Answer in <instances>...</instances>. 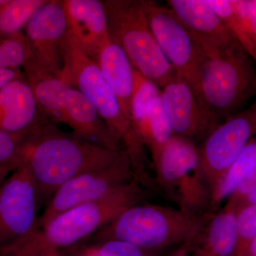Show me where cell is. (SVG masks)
<instances>
[{"label":"cell","mask_w":256,"mask_h":256,"mask_svg":"<svg viewBox=\"0 0 256 256\" xmlns=\"http://www.w3.org/2000/svg\"><path fill=\"white\" fill-rule=\"evenodd\" d=\"M134 180L132 165L124 150L110 166L79 175L60 186L38 218V229L63 212L100 200Z\"/></svg>","instance_id":"cell-11"},{"label":"cell","mask_w":256,"mask_h":256,"mask_svg":"<svg viewBox=\"0 0 256 256\" xmlns=\"http://www.w3.org/2000/svg\"><path fill=\"white\" fill-rule=\"evenodd\" d=\"M160 98L176 136L201 142L220 124L193 86L178 73L161 88Z\"/></svg>","instance_id":"cell-13"},{"label":"cell","mask_w":256,"mask_h":256,"mask_svg":"<svg viewBox=\"0 0 256 256\" xmlns=\"http://www.w3.org/2000/svg\"><path fill=\"white\" fill-rule=\"evenodd\" d=\"M40 126L26 132L20 133L0 131V164L22 162L25 149Z\"/></svg>","instance_id":"cell-25"},{"label":"cell","mask_w":256,"mask_h":256,"mask_svg":"<svg viewBox=\"0 0 256 256\" xmlns=\"http://www.w3.org/2000/svg\"><path fill=\"white\" fill-rule=\"evenodd\" d=\"M124 150H114L57 129L48 120L36 130L25 149L36 182L40 206L79 175L110 166Z\"/></svg>","instance_id":"cell-1"},{"label":"cell","mask_w":256,"mask_h":256,"mask_svg":"<svg viewBox=\"0 0 256 256\" xmlns=\"http://www.w3.org/2000/svg\"><path fill=\"white\" fill-rule=\"evenodd\" d=\"M232 36L256 64V44L240 23L230 0H208Z\"/></svg>","instance_id":"cell-24"},{"label":"cell","mask_w":256,"mask_h":256,"mask_svg":"<svg viewBox=\"0 0 256 256\" xmlns=\"http://www.w3.org/2000/svg\"><path fill=\"white\" fill-rule=\"evenodd\" d=\"M38 190L24 160L0 188V249L38 230Z\"/></svg>","instance_id":"cell-9"},{"label":"cell","mask_w":256,"mask_h":256,"mask_svg":"<svg viewBox=\"0 0 256 256\" xmlns=\"http://www.w3.org/2000/svg\"><path fill=\"white\" fill-rule=\"evenodd\" d=\"M46 0H8L0 8V40L22 33Z\"/></svg>","instance_id":"cell-23"},{"label":"cell","mask_w":256,"mask_h":256,"mask_svg":"<svg viewBox=\"0 0 256 256\" xmlns=\"http://www.w3.org/2000/svg\"><path fill=\"white\" fill-rule=\"evenodd\" d=\"M60 256H62V255H60Z\"/></svg>","instance_id":"cell-36"},{"label":"cell","mask_w":256,"mask_h":256,"mask_svg":"<svg viewBox=\"0 0 256 256\" xmlns=\"http://www.w3.org/2000/svg\"><path fill=\"white\" fill-rule=\"evenodd\" d=\"M256 166V138H254L224 175L218 188L212 194L208 212H214L235 192Z\"/></svg>","instance_id":"cell-21"},{"label":"cell","mask_w":256,"mask_h":256,"mask_svg":"<svg viewBox=\"0 0 256 256\" xmlns=\"http://www.w3.org/2000/svg\"><path fill=\"white\" fill-rule=\"evenodd\" d=\"M98 246L102 256H156L158 254L118 240H107L98 244Z\"/></svg>","instance_id":"cell-27"},{"label":"cell","mask_w":256,"mask_h":256,"mask_svg":"<svg viewBox=\"0 0 256 256\" xmlns=\"http://www.w3.org/2000/svg\"><path fill=\"white\" fill-rule=\"evenodd\" d=\"M62 56L63 68L58 77L92 102L127 153L134 178L140 182L148 181L151 178V164L146 146L132 121L124 116L98 65L80 48L68 30L62 42Z\"/></svg>","instance_id":"cell-3"},{"label":"cell","mask_w":256,"mask_h":256,"mask_svg":"<svg viewBox=\"0 0 256 256\" xmlns=\"http://www.w3.org/2000/svg\"><path fill=\"white\" fill-rule=\"evenodd\" d=\"M23 68L25 78L32 88L42 114L58 122L66 95L72 86L60 77L42 70L30 60Z\"/></svg>","instance_id":"cell-20"},{"label":"cell","mask_w":256,"mask_h":256,"mask_svg":"<svg viewBox=\"0 0 256 256\" xmlns=\"http://www.w3.org/2000/svg\"><path fill=\"white\" fill-rule=\"evenodd\" d=\"M148 188L134 180L100 200L70 208L26 238L0 249V256H60L63 249L94 235L124 210L142 203L149 196Z\"/></svg>","instance_id":"cell-2"},{"label":"cell","mask_w":256,"mask_h":256,"mask_svg":"<svg viewBox=\"0 0 256 256\" xmlns=\"http://www.w3.org/2000/svg\"><path fill=\"white\" fill-rule=\"evenodd\" d=\"M247 180H252V181L256 182V166L255 169L252 170L250 175L248 176Z\"/></svg>","instance_id":"cell-34"},{"label":"cell","mask_w":256,"mask_h":256,"mask_svg":"<svg viewBox=\"0 0 256 256\" xmlns=\"http://www.w3.org/2000/svg\"><path fill=\"white\" fill-rule=\"evenodd\" d=\"M237 244L235 256H244L256 237V205L238 208L236 218Z\"/></svg>","instance_id":"cell-26"},{"label":"cell","mask_w":256,"mask_h":256,"mask_svg":"<svg viewBox=\"0 0 256 256\" xmlns=\"http://www.w3.org/2000/svg\"><path fill=\"white\" fill-rule=\"evenodd\" d=\"M246 205H256V188H254V191L252 193L248 195L246 198L242 202L240 207L246 206Z\"/></svg>","instance_id":"cell-31"},{"label":"cell","mask_w":256,"mask_h":256,"mask_svg":"<svg viewBox=\"0 0 256 256\" xmlns=\"http://www.w3.org/2000/svg\"><path fill=\"white\" fill-rule=\"evenodd\" d=\"M8 1V0H0V8H1L2 6H3L5 3H6V2Z\"/></svg>","instance_id":"cell-35"},{"label":"cell","mask_w":256,"mask_h":256,"mask_svg":"<svg viewBox=\"0 0 256 256\" xmlns=\"http://www.w3.org/2000/svg\"><path fill=\"white\" fill-rule=\"evenodd\" d=\"M244 256H256V237L250 242Z\"/></svg>","instance_id":"cell-33"},{"label":"cell","mask_w":256,"mask_h":256,"mask_svg":"<svg viewBox=\"0 0 256 256\" xmlns=\"http://www.w3.org/2000/svg\"><path fill=\"white\" fill-rule=\"evenodd\" d=\"M46 120L25 76L0 89V131L26 132Z\"/></svg>","instance_id":"cell-16"},{"label":"cell","mask_w":256,"mask_h":256,"mask_svg":"<svg viewBox=\"0 0 256 256\" xmlns=\"http://www.w3.org/2000/svg\"><path fill=\"white\" fill-rule=\"evenodd\" d=\"M166 256H192L191 248L190 244H184L178 246L176 249Z\"/></svg>","instance_id":"cell-30"},{"label":"cell","mask_w":256,"mask_h":256,"mask_svg":"<svg viewBox=\"0 0 256 256\" xmlns=\"http://www.w3.org/2000/svg\"><path fill=\"white\" fill-rule=\"evenodd\" d=\"M97 64L117 98L124 116L131 120L136 69L130 60L124 50L110 40L101 48Z\"/></svg>","instance_id":"cell-19"},{"label":"cell","mask_w":256,"mask_h":256,"mask_svg":"<svg viewBox=\"0 0 256 256\" xmlns=\"http://www.w3.org/2000/svg\"><path fill=\"white\" fill-rule=\"evenodd\" d=\"M58 122L67 124L74 134L89 142L114 150H124L92 102L73 87L66 95Z\"/></svg>","instance_id":"cell-17"},{"label":"cell","mask_w":256,"mask_h":256,"mask_svg":"<svg viewBox=\"0 0 256 256\" xmlns=\"http://www.w3.org/2000/svg\"><path fill=\"white\" fill-rule=\"evenodd\" d=\"M82 256H102V255L99 247L96 246L88 248L86 250H84Z\"/></svg>","instance_id":"cell-32"},{"label":"cell","mask_w":256,"mask_h":256,"mask_svg":"<svg viewBox=\"0 0 256 256\" xmlns=\"http://www.w3.org/2000/svg\"><path fill=\"white\" fill-rule=\"evenodd\" d=\"M22 162H12L0 164V188L6 178L20 166Z\"/></svg>","instance_id":"cell-29"},{"label":"cell","mask_w":256,"mask_h":256,"mask_svg":"<svg viewBox=\"0 0 256 256\" xmlns=\"http://www.w3.org/2000/svg\"><path fill=\"white\" fill-rule=\"evenodd\" d=\"M110 40L133 68L160 88L176 75L160 50L148 22L146 0H102Z\"/></svg>","instance_id":"cell-6"},{"label":"cell","mask_w":256,"mask_h":256,"mask_svg":"<svg viewBox=\"0 0 256 256\" xmlns=\"http://www.w3.org/2000/svg\"><path fill=\"white\" fill-rule=\"evenodd\" d=\"M203 216L193 215L178 208L138 204L98 230L94 239L98 244L122 240L159 252L174 246L192 244Z\"/></svg>","instance_id":"cell-5"},{"label":"cell","mask_w":256,"mask_h":256,"mask_svg":"<svg viewBox=\"0 0 256 256\" xmlns=\"http://www.w3.org/2000/svg\"><path fill=\"white\" fill-rule=\"evenodd\" d=\"M146 12L150 28L165 58L194 88L204 56L198 37L168 6L146 0Z\"/></svg>","instance_id":"cell-10"},{"label":"cell","mask_w":256,"mask_h":256,"mask_svg":"<svg viewBox=\"0 0 256 256\" xmlns=\"http://www.w3.org/2000/svg\"><path fill=\"white\" fill-rule=\"evenodd\" d=\"M234 12L256 44V0H230Z\"/></svg>","instance_id":"cell-28"},{"label":"cell","mask_w":256,"mask_h":256,"mask_svg":"<svg viewBox=\"0 0 256 256\" xmlns=\"http://www.w3.org/2000/svg\"><path fill=\"white\" fill-rule=\"evenodd\" d=\"M255 138L256 100L218 124L198 144L200 166L212 196L230 165Z\"/></svg>","instance_id":"cell-8"},{"label":"cell","mask_w":256,"mask_h":256,"mask_svg":"<svg viewBox=\"0 0 256 256\" xmlns=\"http://www.w3.org/2000/svg\"><path fill=\"white\" fill-rule=\"evenodd\" d=\"M166 4L190 31L208 43L220 48L239 44L208 0H168Z\"/></svg>","instance_id":"cell-18"},{"label":"cell","mask_w":256,"mask_h":256,"mask_svg":"<svg viewBox=\"0 0 256 256\" xmlns=\"http://www.w3.org/2000/svg\"><path fill=\"white\" fill-rule=\"evenodd\" d=\"M174 134L160 95L158 96L151 102L141 132L142 142L151 156L152 164L159 158L164 146Z\"/></svg>","instance_id":"cell-22"},{"label":"cell","mask_w":256,"mask_h":256,"mask_svg":"<svg viewBox=\"0 0 256 256\" xmlns=\"http://www.w3.org/2000/svg\"><path fill=\"white\" fill-rule=\"evenodd\" d=\"M238 206L232 198L223 210L203 216L191 244L192 256H235Z\"/></svg>","instance_id":"cell-15"},{"label":"cell","mask_w":256,"mask_h":256,"mask_svg":"<svg viewBox=\"0 0 256 256\" xmlns=\"http://www.w3.org/2000/svg\"><path fill=\"white\" fill-rule=\"evenodd\" d=\"M68 30L88 56L97 63L102 47L110 41L105 6L100 0H62Z\"/></svg>","instance_id":"cell-14"},{"label":"cell","mask_w":256,"mask_h":256,"mask_svg":"<svg viewBox=\"0 0 256 256\" xmlns=\"http://www.w3.org/2000/svg\"><path fill=\"white\" fill-rule=\"evenodd\" d=\"M152 166L156 185L178 208L198 216L208 213L212 193L202 174L196 142L174 134Z\"/></svg>","instance_id":"cell-7"},{"label":"cell","mask_w":256,"mask_h":256,"mask_svg":"<svg viewBox=\"0 0 256 256\" xmlns=\"http://www.w3.org/2000/svg\"><path fill=\"white\" fill-rule=\"evenodd\" d=\"M68 22L62 0H46L24 28L30 62L60 76L63 68L62 44L68 32Z\"/></svg>","instance_id":"cell-12"},{"label":"cell","mask_w":256,"mask_h":256,"mask_svg":"<svg viewBox=\"0 0 256 256\" xmlns=\"http://www.w3.org/2000/svg\"><path fill=\"white\" fill-rule=\"evenodd\" d=\"M198 38L204 56L194 88L207 110L220 124L256 97L255 63L239 44L220 48Z\"/></svg>","instance_id":"cell-4"}]
</instances>
